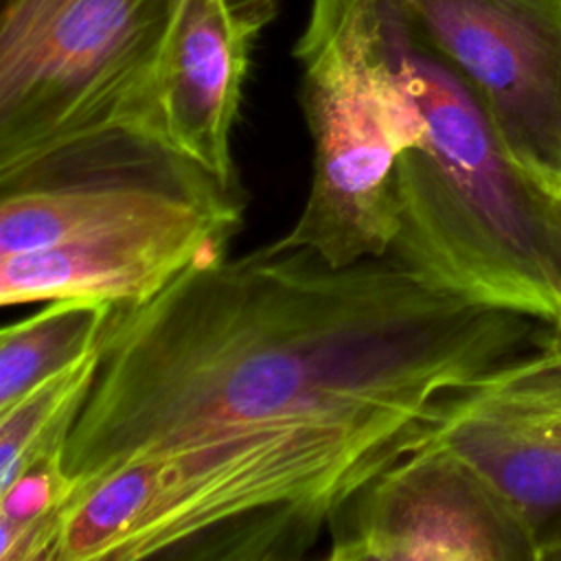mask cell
<instances>
[{"label":"cell","mask_w":561,"mask_h":561,"mask_svg":"<svg viewBox=\"0 0 561 561\" xmlns=\"http://www.w3.org/2000/svg\"><path fill=\"white\" fill-rule=\"evenodd\" d=\"M552 324L440 291L403 265L333 267L274 239L112 307L66 443L72 500L142 460L276 449L359 484L414 451L449 394Z\"/></svg>","instance_id":"6da1fadb"},{"label":"cell","mask_w":561,"mask_h":561,"mask_svg":"<svg viewBox=\"0 0 561 561\" xmlns=\"http://www.w3.org/2000/svg\"><path fill=\"white\" fill-rule=\"evenodd\" d=\"M399 72L421 134L397 162V234L388 256L458 298L561 331V193L506 145L471 83L394 20Z\"/></svg>","instance_id":"7a4b0ae2"},{"label":"cell","mask_w":561,"mask_h":561,"mask_svg":"<svg viewBox=\"0 0 561 561\" xmlns=\"http://www.w3.org/2000/svg\"><path fill=\"white\" fill-rule=\"evenodd\" d=\"M399 0H311L294 46L311 138V178L287 245L333 267L388 256L397 234V162L421 112L394 50Z\"/></svg>","instance_id":"3957f363"},{"label":"cell","mask_w":561,"mask_h":561,"mask_svg":"<svg viewBox=\"0 0 561 561\" xmlns=\"http://www.w3.org/2000/svg\"><path fill=\"white\" fill-rule=\"evenodd\" d=\"M191 0H2L0 180L145 103Z\"/></svg>","instance_id":"277c9868"},{"label":"cell","mask_w":561,"mask_h":561,"mask_svg":"<svg viewBox=\"0 0 561 561\" xmlns=\"http://www.w3.org/2000/svg\"><path fill=\"white\" fill-rule=\"evenodd\" d=\"M0 256L182 217L243 210L241 191L123 129L0 180Z\"/></svg>","instance_id":"5b68a950"},{"label":"cell","mask_w":561,"mask_h":561,"mask_svg":"<svg viewBox=\"0 0 561 561\" xmlns=\"http://www.w3.org/2000/svg\"><path fill=\"white\" fill-rule=\"evenodd\" d=\"M324 559L537 561V537L476 467L447 449L419 447L342 504Z\"/></svg>","instance_id":"8992f818"},{"label":"cell","mask_w":561,"mask_h":561,"mask_svg":"<svg viewBox=\"0 0 561 561\" xmlns=\"http://www.w3.org/2000/svg\"><path fill=\"white\" fill-rule=\"evenodd\" d=\"M511 151L561 193V0H401Z\"/></svg>","instance_id":"52a82bcc"},{"label":"cell","mask_w":561,"mask_h":561,"mask_svg":"<svg viewBox=\"0 0 561 561\" xmlns=\"http://www.w3.org/2000/svg\"><path fill=\"white\" fill-rule=\"evenodd\" d=\"M419 447L476 467L535 537L561 524V340L522 353L445 399ZM416 447V449H419Z\"/></svg>","instance_id":"ba28073f"},{"label":"cell","mask_w":561,"mask_h":561,"mask_svg":"<svg viewBox=\"0 0 561 561\" xmlns=\"http://www.w3.org/2000/svg\"><path fill=\"white\" fill-rule=\"evenodd\" d=\"M267 15L228 0H191L171 50L127 129L239 188L232 134L250 53Z\"/></svg>","instance_id":"9c48e42d"},{"label":"cell","mask_w":561,"mask_h":561,"mask_svg":"<svg viewBox=\"0 0 561 561\" xmlns=\"http://www.w3.org/2000/svg\"><path fill=\"white\" fill-rule=\"evenodd\" d=\"M241 219L243 210L208 213L0 256V302L142 305L191 265L226 254Z\"/></svg>","instance_id":"30bf717a"},{"label":"cell","mask_w":561,"mask_h":561,"mask_svg":"<svg viewBox=\"0 0 561 561\" xmlns=\"http://www.w3.org/2000/svg\"><path fill=\"white\" fill-rule=\"evenodd\" d=\"M112 305L59 298L0 331V410L92 351Z\"/></svg>","instance_id":"8fae6325"},{"label":"cell","mask_w":561,"mask_h":561,"mask_svg":"<svg viewBox=\"0 0 561 561\" xmlns=\"http://www.w3.org/2000/svg\"><path fill=\"white\" fill-rule=\"evenodd\" d=\"M101 364L99 342L79 362L0 410V489L31 462L66 451L75 421L92 390Z\"/></svg>","instance_id":"7c38bea8"},{"label":"cell","mask_w":561,"mask_h":561,"mask_svg":"<svg viewBox=\"0 0 561 561\" xmlns=\"http://www.w3.org/2000/svg\"><path fill=\"white\" fill-rule=\"evenodd\" d=\"M75 482L66 451L24 467L0 489V561H53Z\"/></svg>","instance_id":"4fadbf2b"},{"label":"cell","mask_w":561,"mask_h":561,"mask_svg":"<svg viewBox=\"0 0 561 561\" xmlns=\"http://www.w3.org/2000/svg\"><path fill=\"white\" fill-rule=\"evenodd\" d=\"M537 561H561V524L539 535Z\"/></svg>","instance_id":"5bb4252c"},{"label":"cell","mask_w":561,"mask_h":561,"mask_svg":"<svg viewBox=\"0 0 561 561\" xmlns=\"http://www.w3.org/2000/svg\"><path fill=\"white\" fill-rule=\"evenodd\" d=\"M228 2L239 7V9H243V11L267 15L270 20L276 13V4H278V0H228Z\"/></svg>","instance_id":"9a60e30c"}]
</instances>
